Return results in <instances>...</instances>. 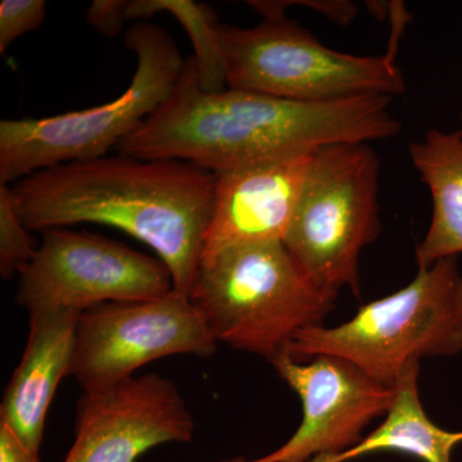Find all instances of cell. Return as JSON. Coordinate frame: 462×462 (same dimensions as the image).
I'll return each mask as SVG.
<instances>
[{
    "label": "cell",
    "instance_id": "cell-1",
    "mask_svg": "<svg viewBox=\"0 0 462 462\" xmlns=\"http://www.w3.org/2000/svg\"><path fill=\"white\" fill-rule=\"evenodd\" d=\"M392 100L300 103L230 88L207 93L191 56L171 97L116 149L145 160L187 161L214 173L233 171L325 145L394 138L402 125Z\"/></svg>",
    "mask_w": 462,
    "mask_h": 462
},
{
    "label": "cell",
    "instance_id": "cell-2",
    "mask_svg": "<svg viewBox=\"0 0 462 462\" xmlns=\"http://www.w3.org/2000/svg\"><path fill=\"white\" fill-rule=\"evenodd\" d=\"M30 231L99 224L156 252L173 289L189 296L202 258L216 173L180 160L116 156L74 161L9 185Z\"/></svg>",
    "mask_w": 462,
    "mask_h": 462
},
{
    "label": "cell",
    "instance_id": "cell-3",
    "mask_svg": "<svg viewBox=\"0 0 462 462\" xmlns=\"http://www.w3.org/2000/svg\"><path fill=\"white\" fill-rule=\"evenodd\" d=\"M392 9V38L382 56H352L330 50L314 33L285 18L254 27L218 23L227 88L300 103H330L406 91L397 63L398 42L407 25L403 5Z\"/></svg>",
    "mask_w": 462,
    "mask_h": 462
},
{
    "label": "cell",
    "instance_id": "cell-4",
    "mask_svg": "<svg viewBox=\"0 0 462 462\" xmlns=\"http://www.w3.org/2000/svg\"><path fill=\"white\" fill-rule=\"evenodd\" d=\"M298 363L333 356L393 387L410 364L462 352V273L457 257L418 270L406 287L358 309L338 327L309 328L285 349Z\"/></svg>",
    "mask_w": 462,
    "mask_h": 462
},
{
    "label": "cell",
    "instance_id": "cell-5",
    "mask_svg": "<svg viewBox=\"0 0 462 462\" xmlns=\"http://www.w3.org/2000/svg\"><path fill=\"white\" fill-rule=\"evenodd\" d=\"M189 298L217 342L269 361L298 333L320 327L336 303L282 242L226 249L200 261Z\"/></svg>",
    "mask_w": 462,
    "mask_h": 462
},
{
    "label": "cell",
    "instance_id": "cell-6",
    "mask_svg": "<svg viewBox=\"0 0 462 462\" xmlns=\"http://www.w3.org/2000/svg\"><path fill=\"white\" fill-rule=\"evenodd\" d=\"M136 57L132 83L98 107L42 118L0 121V185L50 167L107 156L171 97L184 69L178 44L163 27L134 23L124 35Z\"/></svg>",
    "mask_w": 462,
    "mask_h": 462
},
{
    "label": "cell",
    "instance_id": "cell-7",
    "mask_svg": "<svg viewBox=\"0 0 462 462\" xmlns=\"http://www.w3.org/2000/svg\"><path fill=\"white\" fill-rule=\"evenodd\" d=\"M380 161L369 143L314 152L284 243L307 278L333 300L343 288L360 297V256L382 233Z\"/></svg>",
    "mask_w": 462,
    "mask_h": 462
},
{
    "label": "cell",
    "instance_id": "cell-8",
    "mask_svg": "<svg viewBox=\"0 0 462 462\" xmlns=\"http://www.w3.org/2000/svg\"><path fill=\"white\" fill-rule=\"evenodd\" d=\"M32 263L18 276L16 300L29 315H80L103 303L151 300L173 289L160 260L88 231H42Z\"/></svg>",
    "mask_w": 462,
    "mask_h": 462
},
{
    "label": "cell",
    "instance_id": "cell-9",
    "mask_svg": "<svg viewBox=\"0 0 462 462\" xmlns=\"http://www.w3.org/2000/svg\"><path fill=\"white\" fill-rule=\"evenodd\" d=\"M217 343L189 296L175 289L151 300L103 303L78 316L69 376L84 392L98 391L170 356L211 357Z\"/></svg>",
    "mask_w": 462,
    "mask_h": 462
},
{
    "label": "cell",
    "instance_id": "cell-10",
    "mask_svg": "<svg viewBox=\"0 0 462 462\" xmlns=\"http://www.w3.org/2000/svg\"><path fill=\"white\" fill-rule=\"evenodd\" d=\"M270 364L302 403V421L287 442L263 457L221 462H310L357 445L364 430L393 402V387L333 356L298 363L288 352Z\"/></svg>",
    "mask_w": 462,
    "mask_h": 462
},
{
    "label": "cell",
    "instance_id": "cell-11",
    "mask_svg": "<svg viewBox=\"0 0 462 462\" xmlns=\"http://www.w3.org/2000/svg\"><path fill=\"white\" fill-rule=\"evenodd\" d=\"M196 422L172 380L132 376L84 392L76 404L75 440L63 462H136L166 443H189Z\"/></svg>",
    "mask_w": 462,
    "mask_h": 462
},
{
    "label": "cell",
    "instance_id": "cell-12",
    "mask_svg": "<svg viewBox=\"0 0 462 462\" xmlns=\"http://www.w3.org/2000/svg\"><path fill=\"white\" fill-rule=\"evenodd\" d=\"M312 153L216 173L214 206L200 261L226 249L284 240Z\"/></svg>",
    "mask_w": 462,
    "mask_h": 462
},
{
    "label": "cell",
    "instance_id": "cell-13",
    "mask_svg": "<svg viewBox=\"0 0 462 462\" xmlns=\"http://www.w3.org/2000/svg\"><path fill=\"white\" fill-rule=\"evenodd\" d=\"M78 316L67 311L29 315L25 352L3 396L0 422L36 454L51 400L60 380L69 376Z\"/></svg>",
    "mask_w": 462,
    "mask_h": 462
},
{
    "label": "cell",
    "instance_id": "cell-14",
    "mask_svg": "<svg viewBox=\"0 0 462 462\" xmlns=\"http://www.w3.org/2000/svg\"><path fill=\"white\" fill-rule=\"evenodd\" d=\"M409 156L433 199L430 229L415 249L421 270L462 254V129L428 130Z\"/></svg>",
    "mask_w": 462,
    "mask_h": 462
},
{
    "label": "cell",
    "instance_id": "cell-15",
    "mask_svg": "<svg viewBox=\"0 0 462 462\" xmlns=\"http://www.w3.org/2000/svg\"><path fill=\"white\" fill-rule=\"evenodd\" d=\"M419 375V361L400 374L393 385V402L384 420L357 445L310 462H351L379 452L409 455L422 462H452L455 449L462 445V430H447L428 416L421 403Z\"/></svg>",
    "mask_w": 462,
    "mask_h": 462
},
{
    "label": "cell",
    "instance_id": "cell-16",
    "mask_svg": "<svg viewBox=\"0 0 462 462\" xmlns=\"http://www.w3.org/2000/svg\"><path fill=\"white\" fill-rule=\"evenodd\" d=\"M161 12L172 14L189 35L197 79L207 93L227 89L223 53L217 42L218 20L214 9L193 0H130L127 20L147 21Z\"/></svg>",
    "mask_w": 462,
    "mask_h": 462
},
{
    "label": "cell",
    "instance_id": "cell-17",
    "mask_svg": "<svg viewBox=\"0 0 462 462\" xmlns=\"http://www.w3.org/2000/svg\"><path fill=\"white\" fill-rule=\"evenodd\" d=\"M39 245L18 214L9 185H0V275L5 281L20 276L32 263Z\"/></svg>",
    "mask_w": 462,
    "mask_h": 462
},
{
    "label": "cell",
    "instance_id": "cell-18",
    "mask_svg": "<svg viewBox=\"0 0 462 462\" xmlns=\"http://www.w3.org/2000/svg\"><path fill=\"white\" fill-rule=\"evenodd\" d=\"M47 18L44 0H3L0 3V54L23 33L35 32Z\"/></svg>",
    "mask_w": 462,
    "mask_h": 462
},
{
    "label": "cell",
    "instance_id": "cell-19",
    "mask_svg": "<svg viewBox=\"0 0 462 462\" xmlns=\"http://www.w3.org/2000/svg\"><path fill=\"white\" fill-rule=\"evenodd\" d=\"M130 0H96L87 11L88 25L107 38L123 32Z\"/></svg>",
    "mask_w": 462,
    "mask_h": 462
},
{
    "label": "cell",
    "instance_id": "cell-20",
    "mask_svg": "<svg viewBox=\"0 0 462 462\" xmlns=\"http://www.w3.org/2000/svg\"><path fill=\"white\" fill-rule=\"evenodd\" d=\"M0 462H41V458L7 425L0 422Z\"/></svg>",
    "mask_w": 462,
    "mask_h": 462
},
{
    "label": "cell",
    "instance_id": "cell-21",
    "mask_svg": "<svg viewBox=\"0 0 462 462\" xmlns=\"http://www.w3.org/2000/svg\"><path fill=\"white\" fill-rule=\"evenodd\" d=\"M460 121L462 123V109H461V112H460Z\"/></svg>",
    "mask_w": 462,
    "mask_h": 462
}]
</instances>
